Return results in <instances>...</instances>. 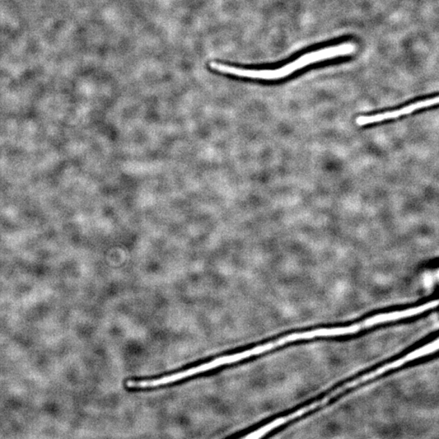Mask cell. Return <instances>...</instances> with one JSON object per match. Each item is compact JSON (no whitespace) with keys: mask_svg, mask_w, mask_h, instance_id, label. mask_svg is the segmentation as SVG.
<instances>
[{"mask_svg":"<svg viewBox=\"0 0 439 439\" xmlns=\"http://www.w3.org/2000/svg\"><path fill=\"white\" fill-rule=\"evenodd\" d=\"M355 51H356V45L352 43L326 46V48L303 54L301 57L281 67L272 69H244L215 62L210 63L209 66L215 71L229 74V75L256 79V80L276 81L292 76L293 73L310 65L347 57L354 53Z\"/></svg>","mask_w":439,"mask_h":439,"instance_id":"obj_1","label":"cell"},{"mask_svg":"<svg viewBox=\"0 0 439 439\" xmlns=\"http://www.w3.org/2000/svg\"><path fill=\"white\" fill-rule=\"evenodd\" d=\"M438 351H439V338L433 340L431 343L422 346V347L418 349L414 350V351L409 352L404 357L395 359L394 361L383 364V366L377 368V370L368 373L367 375L356 378V379L348 383V388H354V387L363 385L368 382L375 380L377 377H381L382 375H385V373L395 370L396 368H399L406 364L415 361V359L429 356V355Z\"/></svg>","mask_w":439,"mask_h":439,"instance_id":"obj_2","label":"cell"},{"mask_svg":"<svg viewBox=\"0 0 439 439\" xmlns=\"http://www.w3.org/2000/svg\"><path fill=\"white\" fill-rule=\"evenodd\" d=\"M437 105H439V96L432 98V99L415 102V104L404 107L403 109L400 110L387 111V113L373 116H359V118H357L356 123L359 126L381 123V121L383 120L400 118L401 116L412 114L413 111L424 109V107Z\"/></svg>","mask_w":439,"mask_h":439,"instance_id":"obj_4","label":"cell"},{"mask_svg":"<svg viewBox=\"0 0 439 439\" xmlns=\"http://www.w3.org/2000/svg\"><path fill=\"white\" fill-rule=\"evenodd\" d=\"M438 306H439V300L432 301L424 303L422 305L408 308V310L384 312V314L368 317L361 322L363 329L371 328V327L378 325L410 319V317L422 314L424 312L433 310Z\"/></svg>","mask_w":439,"mask_h":439,"instance_id":"obj_3","label":"cell"}]
</instances>
